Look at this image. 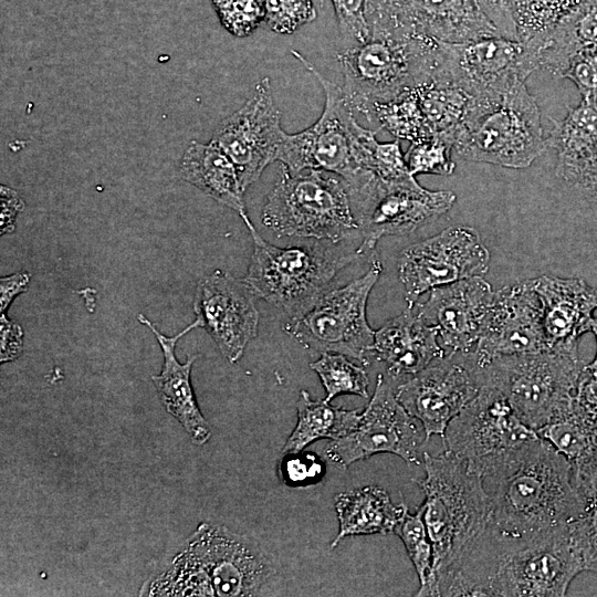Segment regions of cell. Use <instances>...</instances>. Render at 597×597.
Masks as SVG:
<instances>
[{
	"instance_id": "6da1fadb",
	"label": "cell",
	"mask_w": 597,
	"mask_h": 597,
	"mask_svg": "<svg viewBox=\"0 0 597 597\" xmlns=\"http://www.w3.org/2000/svg\"><path fill=\"white\" fill-rule=\"evenodd\" d=\"M583 572L569 524L533 537L499 532L490 522L434 578L432 596H565Z\"/></svg>"
},
{
	"instance_id": "681fc988",
	"label": "cell",
	"mask_w": 597,
	"mask_h": 597,
	"mask_svg": "<svg viewBox=\"0 0 597 597\" xmlns=\"http://www.w3.org/2000/svg\"><path fill=\"white\" fill-rule=\"evenodd\" d=\"M30 274L20 271L0 279V312L6 313L15 296L28 290Z\"/></svg>"
},
{
	"instance_id": "5b68a950",
	"label": "cell",
	"mask_w": 597,
	"mask_h": 597,
	"mask_svg": "<svg viewBox=\"0 0 597 597\" xmlns=\"http://www.w3.org/2000/svg\"><path fill=\"white\" fill-rule=\"evenodd\" d=\"M546 147L536 100L520 78L472 97L453 145L464 160L515 169L531 166Z\"/></svg>"
},
{
	"instance_id": "1f68e13d",
	"label": "cell",
	"mask_w": 597,
	"mask_h": 597,
	"mask_svg": "<svg viewBox=\"0 0 597 597\" xmlns=\"http://www.w3.org/2000/svg\"><path fill=\"white\" fill-rule=\"evenodd\" d=\"M408 92L430 136L455 133L472 98L457 86L436 80H429Z\"/></svg>"
},
{
	"instance_id": "8992f818",
	"label": "cell",
	"mask_w": 597,
	"mask_h": 597,
	"mask_svg": "<svg viewBox=\"0 0 597 597\" xmlns=\"http://www.w3.org/2000/svg\"><path fill=\"white\" fill-rule=\"evenodd\" d=\"M439 59L440 41L398 33H370L365 42L336 55L343 91L353 109L368 119L376 104L431 80Z\"/></svg>"
},
{
	"instance_id": "4dcf8cb0",
	"label": "cell",
	"mask_w": 597,
	"mask_h": 597,
	"mask_svg": "<svg viewBox=\"0 0 597 597\" xmlns=\"http://www.w3.org/2000/svg\"><path fill=\"white\" fill-rule=\"evenodd\" d=\"M297 421L286 439L282 454L304 450L321 439L335 440L355 429L359 410H346L323 400H313L306 390H301L297 400Z\"/></svg>"
},
{
	"instance_id": "f35d334b",
	"label": "cell",
	"mask_w": 597,
	"mask_h": 597,
	"mask_svg": "<svg viewBox=\"0 0 597 597\" xmlns=\"http://www.w3.org/2000/svg\"><path fill=\"white\" fill-rule=\"evenodd\" d=\"M264 21L280 34H291L316 19L313 0H263Z\"/></svg>"
},
{
	"instance_id": "2e32d148",
	"label": "cell",
	"mask_w": 597,
	"mask_h": 597,
	"mask_svg": "<svg viewBox=\"0 0 597 597\" xmlns=\"http://www.w3.org/2000/svg\"><path fill=\"white\" fill-rule=\"evenodd\" d=\"M489 266L490 252L471 227H449L413 243L398 259L407 307H413L421 294L434 287L483 276Z\"/></svg>"
},
{
	"instance_id": "9c48e42d",
	"label": "cell",
	"mask_w": 597,
	"mask_h": 597,
	"mask_svg": "<svg viewBox=\"0 0 597 597\" xmlns=\"http://www.w3.org/2000/svg\"><path fill=\"white\" fill-rule=\"evenodd\" d=\"M250 231L253 253L243 281L261 297L290 317L307 310L336 274L358 260V249L341 252L318 245L281 248L265 241L249 217L242 218Z\"/></svg>"
},
{
	"instance_id": "f1b7e54d",
	"label": "cell",
	"mask_w": 597,
	"mask_h": 597,
	"mask_svg": "<svg viewBox=\"0 0 597 597\" xmlns=\"http://www.w3.org/2000/svg\"><path fill=\"white\" fill-rule=\"evenodd\" d=\"M552 122L546 144L556 150V174L564 179L597 153V98H582L562 121Z\"/></svg>"
},
{
	"instance_id": "816d5d0a",
	"label": "cell",
	"mask_w": 597,
	"mask_h": 597,
	"mask_svg": "<svg viewBox=\"0 0 597 597\" xmlns=\"http://www.w3.org/2000/svg\"><path fill=\"white\" fill-rule=\"evenodd\" d=\"M371 1H375V0H369L368 3L371 2Z\"/></svg>"
},
{
	"instance_id": "ee69618b",
	"label": "cell",
	"mask_w": 597,
	"mask_h": 597,
	"mask_svg": "<svg viewBox=\"0 0 597 597\" xmlns=\"http://www.w3.org/2000/svg\"><path fill=\"white\" fill-rule=\"evenodd\" d=\"M478 4L499 35L517 40L512 14L513 0H476Z\"/></svg>"
},
{
	"instance_id": "d6a6232c",
	"label": "cell",
	"mask_w": 597,
	"mask_h": 597,
	"mask_svg": "<svg viewBox=\"0 0 597 597\" xmlns=\"http://www.w3.org/2000/svg\"><path fill=\"white\" fill-rule=\"evenodd\" d=\"M377 132L359 125L354 151L357 165L385 182H407L416 179L408 169L399 139L378 142Z\"/></svg>"
},
{
	"instance_id": "c3c4849f",
	"label": "cell",
	"mask_w": 597,
	"mask_h": 597,
	"mask_svg": "<svg viewBox=\"0 0 597 597\" xmlns=\"http://www.w3.org/2000/svg\"><path fill=\"white\" fill-rule=\"evenodd\" d=\"M24 208L23 200L17 191L1 186V235L12 233L15 227V219L20 211Z\"/></svg>"
},
{
	"instance_id": "7c38bea8",
	"label": "cell",
	"mask_w": 597,
	"mask_h": 597,
	"mask_svg": "<svg viewBox=\"0 0 597 597\" xmlns=\"http://www.w3.org/2000/svg\"><path fill=\"white\" fill-rule=\"evenodd\" d=\"M538 437L499 389L482 385L449 422L442 439L444 452L482 476Z\"/></svg>"
},
{
	"instance_id": "83f0119b",
	"label": "cell",
	"mask_w": 597,
	"mask_h": 597,
	"mask_svg": "<svg viewBox=\"0 0 597 597\" xmlns=\"http://www.w3.org/2000/svg\"><path fill=\"white\" fill-rule=\"evenodd\" d=\"M181 178L219 203L248 216L244 190L233 161L213 140L191 142L180 161Z\"/></svg>"
},
{
	"instance_id": "d6986e66",
	"label": "cell",
	"mask_w": 597,
	"mask_h": 597,
	"mask_svg": "<svg viewBox=\"0 0 597 597\" xmlns=\"http://www.w3.org/2000/svg\"><path fill=\"white\" fill-rule=\"evenodd\" d=\"M285 134L270 78L263 77L243 106L220 123L211 140L233 161L245 191L276 160Z\"/></svg>"
},
{
	"instance_id": "7402d4cb",
	"label": "cell",
	"mask_w": 597,
	"mask_h": 597,
	"mask_svg": "<svg viewBox=\"0 0 597 597\" xmlns=\"http://www.w3.org/2000/svg\"><path fill=\"white\" fill-rule=\"evenodd\" d=\"M494 291L482 276L430 290L416 312L438 329L447 353L468 355L480 338Z\"/></svg>"
},
{
	"instance_id": "e575fe53",
	"label": "cell",
	"mask_w": 597,
	"mask_h": 597,
	"mask_svg": "<svg viewBox=\"0 0 597 597\" xmlns=\"http://www.w3.org/2000/svg\"><path fill=\"white\" fill-rule=\"evenodd\" d=\"M348 356L338 353H322L310 364L325 391V401L331 402L339 395H356L368 398L369 379L364 367L350 362Z\"/></svg>"
},
{
	"instance_id": "836d02e7",
	"label": "cell",
	"mask_w": 597,
	"mask_h": 597,
	"mask_svg": "<svg viewBox=\"0 0 597 597\" xmlns=\"http://www.w3.org/2000/svg\"><path fill=\"white\" fill-rule=\"evenodd\" d=\"M583 0H513L512 14L517 40H541L576 9Z\"/></svg>"
},
{
	"instance_id": "7bdbcfd3",
	"label": "cell",
	"mask_w": 597,
	"mask_h": 597,
	"mask_svg": "<svg viewBox=\"0 0 597 597\" xmlns=\"http://www.w3.org/2000/svg\"><path fill=\"white\" fill-rule=\"evenodd\" d=\"M562 77L574 82L582 98H597V48L577 53L565 69Z\"/></svg>"
},
{
	"instance_id": "7a4b0ae2",
	"label": "cell",
	"mask_w": 597,
	"mask_h": 597,
	"mask_svg": "<svg viewBox=\"0 0 597 597\" xmlns=\"http://www.w3.org/2000/svg\"><path fill=\"white\" fill-rule=\"evenodd\" d=\"M489 522L501 533L533 537L563 527L586 510L567 460L542 437L483 474Z\"/></svg>"
},
{
	"instance_id": "d4e9b609",
	"label": "cell",
	"mask_w": 597,
	"mask_h": 597,
	"mask_svg": "<svg viewBox=\"0 0 597 597\" xmlns=\"http://www.w3.org/2000/svg\"><path fill=\"white\" fill-rule=\"evenodd\" d=\"M438 338V329L407 307L375 332L371 354L391 377L412 376L448 354Z\"/></svg>"
},
{
	"instance_id": "3957f363",
	"label": "cell",
	"mask_w": 597,
	"mask_h": 597,
	"mask_svg": "<svg viewBox=\"0 0 597 597\" xmlns=\"http://www.w3.org/2000/svg\"><path fill=\"white\" fill-rule=\"evenodd\" d=\"M275 575L270 556L251 538L202 522L139 589V596L262 595Z\"/></svg>"
},
{
	"instance_id": "52a82bcc",
	"label": "cell",
	"mask_w": 597,
	"mask_h": 597,
	"mask_svg": "<svg viewBox=\"0 0 597 597\" xmlns=\"http://www.w3.org/2000/svg\"><path fill=\"white\" fill-rule=\"evenodd\" d=\"M281 175L262 209L263 224L277 237L339 242L359 230L347 182L318 169Z\"/></svg>"
},
{
	"instance_id": "9a60e30c",
	"label": "cell",
	"mask_w": 597,
	"mask_h": 597,
	"mask_svg": "<svg viewBox=\"0 0 597 597\" xmlns=\"http://www.w3.org/2000/svg\"><path fill=\"white\" fill-rule=\"evenodd\" d=\"M450 190H428L416 179L385 182L374 178L350 193L363 241L358 250L368 254L385 235H405L436 220L455 202Z\"/></svg>"
},
{
	"instance_id": "ac0fdd59",
	"label": "cell",
	"mask_w": 597,
	"mask_h": 597,
	"mask_svg": "<svg viewBox=\"0 0 597 597\" xmlns=\"http://www.w3.org/2000/svg\"><path fill=\"white\" fill-rule=\"evenodd\" d=\"M481 383L468 355L448 353L400 384L397 399L422 426L426 438L443 436L449 422L478 395Z\"/></svg>"
},
{
	"instance_id": "bcb514c9",
	"label": "cell",
	"mask_w": 597,
	"mask_h": 597,
	"mask_svg": "<svg viewBox=\"0 0 597 597\" xmlns=\"http://www.w3.org/2000/svg\"><path fill=\"white\" fill-rule=\"evenodd\" d=\"M0 362L17 359L23 349V331L21 326L9 320L6 313L0 316Z\"/></svg>"
},
{
	"instance_id": "4316f807",
	"label": "cell",
	"mask_w": 597,
	"mask_h": 597,
	"mask_svg": "<svg viewBox=\"0 0 597 597\" xmlns=\"http://www.w3.org/2000/svg\"><path fill=\"white\" fill-rule=\"evenodd\" d=\"M334 506L338 533L331 543V549L347 536L394 533L408 512L404 502L394 503L389 494L377 485L338 493Z\"/></svg>"
},
{
	"instance_id": "f907efd6",
	"label": "cell",
	"mask_w": 597,
	"mask_h": 597,
	"mask_svg": "<svg viewBox=\"0 0 597 597\" xmlns=\"http://www.w3.org/2000/svg\"><path fill=\"white\" fill-rule=\"evenodd\" d=\"M594 334H595V337H596V342H597V321L595 322L594 326H593V331H591ZM590 370L597 373V353H596V356L594 358V360L586 365Z\"/></svg>"
},
{
	"instance_id": "d590c367",
	"label": "cell",
	"mask_w": 597,
	"mask_h": 597,
	"mask_svg": "<svg viewBox=\"0 0 597 597\" xmlns=\"http://www.w3.org/2000/svg\"><path fill=\"white\" fill-rule=\"evenodd\" d=\"M455 133H439L411 143L405 159L411 175L432 174L448 176L455 168L451 159Z\"/></svg>"
},
{
	"instance_id": "277c9868",
	"label": "cell",
	"mask_w": 597,
	"mask_h": 597,
	"mask_svg": "<svg viewBox=\"0 0 597 597\" xmlns=\"http://www.w3.org/2000/svg\"><path fill=\"white\" fill-rule=\"evenodd\" d=\"M425 478L416 480L423 491V520L432 544L433 562L428 583L416 596H428L443 569L450 566L484 531L490 506L481 475L451 454L423 452Z\"/></svg>"
},
{
	"instance_id": "8d00e7d4",
	"label": "cell",
	"mask_w": 597,
	"mask_h": 597,
	"mask_svg": "<svg viewBox=\"0 0 597 597\" xmlns=\"http://www.w3.org/2000/svg\"><path fill=\"white\" fill-rule=\"evenodd\" d=\"M423 504L412 514L408 511L394 532L401 538L416 569L419 588H423L428 583L433 562L432 544L423 520Z\"/></svg>"
},
{
	"instance_id": "f6af8a7d",
	"label": "cell",
	"mask_w": 597,
	"mask_h": 597,
	"mask_svg": "<svg viewBox=\"0 0 597 597\" xmlns=\"http://www.w3.org/2000/svg\"><path fill=\"white\" fill-rule=\"evenodd\" d=\"M575 402L597 425V373L584 366L575 390Z\"/></svg>"
},
{
	"instance_id": "30bf717a",
	"label": "cell",
	"mask_w": 597,
	"mask_h": 597,
	"mask_svg": "<svg viewBox=\"0 0 597 597\" xmlns=\"http://www.w3.org/2000/svg\"><path fill=\"white\" fill-rule=\"evenodd\" d=\"M292 54L321 83L325 105L320 118L308 128L285 134L277 158L293 172L318 169L342 177L349 192L359 190L375 178L362 169L355 160V140L359 124L343 88L331 82L300 52Z\"/></svg>"
},
{
	"instance_id": "ab89813d",
	"label": "cell",
	"mask_w": 597,
	"mask_h": 597,
	"mask_svg": "<svg viewBox=\"0 0 597 597\" xmlns=\"http://www.w3.org/2000/svg\"><path fill=\"white\" fill-rule=\"evenodd\" d=\"M281 481L290 488H307L320 483L326 473L324 460L314 452L284 453L279 462Z\"/></svg>"
},
{
	"instance_id": "484cf974",
	"label": "cell",
	"mask_w": 597,
	"mask_h": 597,
	"mask_svg": "<svg viewBox=\"0 0 597 597\" xmlns=\"http://www.w3.org/2000/svg\"><path fill=\"white\" fill-rule=\"evenodd\" d=\"M536 432L567 460L576 489L589 506L597 499V425L574 397L567 412Z\"/></svg>"
},
{
	"instance_id": "8fae6325",
	"label": "cell",
	"mask_w": 597,
	"mask_h": 597,
	"mask_svg": "<svg viewBox=\"0 0 597 597\" xmlns=\"http://www.w3.org/2000/svg\"><path fill=\"white\" fill-rule=\"evenodd\" d=\"M381 272V263L375 260L364 275L326 291L303 313L290 317L284 332L305 349L338 353L369 365L375 331L367 322L366 305Z\"/></svg>"
},
{
	"instance_id": "e0dca14e",
	"label": "cell",
	"mask_w": 597,
	"mask_h": 597,
	"mask_svg": "<svg viewBox=\"0 0 597 597\" xmlns=\"http://www.w3.org/2000/svg\"><path fill=\"white\" fill-rule=\"evenodd\" d=\"M368 22L370 33L421 35L446 43L499 35L476 0H375L368 3Z\"/></svg>"
},
{
	"instance_id": "f546056e",
	"label": "cell",
	"mask_w": 597,
	"mask_h": 597,
	"mask_svg": "<svg viewBox=\"0 0 597 597\" xmlns=\"http://www.w3.org/2000/svg\"><path fill=\"white\" fill-rule=\"evenodd\" d=\"M534 42L540 69L562 77L577 53L597 48V0H583L551 33Z\"/></svg>"
},
{
	"instance_id": "ffe728a7",
	"label": "cell",
	"mask_w": 597,
	"mask_h": 597,
	"mask_svg": "<svg viewBox=\"0 0 597 597\" xmlns=\"http://www.w3.org/2000/svg\"><path fill=\"white\" fill-rule=\"evenodd\" d=\"M546 349L541 300L525 280L494 291L480 338L468 356L480 368L496 356Z\"/></svg>"
},
{
	"instance_id": "b9f144b4",
	"label": "cell",
	"mask_w": 597,
	"mask_h": 597,
	"mask_svg": "<svg viewBox=\"0 0 597 597\" xmlns=\"http://www.w3.org/2000/svg\"><path fill=\"white\" fill-rule=\"evenodd\" d=\"M569 533L580 557L583 572L597 573V499L569 523Z\"/></svg>"
},
{
	"instance_id": "603a6c76",
	"label": "cell",
	"mask_w": 597,
	"mask_h": 597,
	"mask_svg": "<svg viewBox=\"0 0 597 597\" xmlns=\"http://www.w3.org/2000/svg\"><path fill=\"white\" fill-rule=\"evenodd\" d=\"M530 282L541 300L548 349L578 352L580 336L596 322L597 289L577 277L541 275Z\"/></svg>"
},
{
	"instance_id": "74e56055",
	"label": "cell",
	"mask_w": 597,
	"mask_h": 597,
	"mask_svg": "<svg viewBox=\"0 0 597 597\" xmlns=\"http://www.w3.org/2000/svg\"><path fill=\"white\" fill-rule=\"evenodd\" d=\"M222 25L233 35L244 38L264 21L263 0H211Z\"/></svg>"
},
{
	"instance_id": "ba28073f",
	"label": "cell",
	"mask_w": 597,
	"mask_h": 597,
	"mask_svg": "<svg viewBox=\"0 0 597 597\" xmlns=\"http://www.w3.org/2000/svg\"><path fill=\"white\" fill-rule=\"evenodd\" d=\"M584 366L578 352L546 349L501 355L474 367L481 386L499 389L517 417L537 431L572 408Z\"/></svg>"
},
{
	"instance_id": "4fadbf2b",
	"label": "cell",
	"mask_w": 597,
	"mask_h": 597,
	"mask_svg": "<svg viewBox=\"0 0 597 597\" xmlns=\"http://www.w3.org/2000/svg\"><path fill=\"white\" fill-rule=\"evenodd\" d=\"M425 441L421 423L405 409L390 384L379 374L374 394L355 429L331 440L324 454L343 468L377 453H392L407 463L420 464Z\"/></svg>"
},
{
	"instance_id": "60d3db41",
	"label": "cell",
	"mask_w": 597,
	"mask_h": 597,
	"mask_svg": "<svg viewBox=\"0 0 597 597\" xmlns=\"http://www.w3.org/2000/svg\"><path fill=\"white\" fill-rule=\"evenodd\" d=\"M369 0H332L341 35L348 46L365 42L370 36Z\"/></svg>"
},
{
	"instance_id": "5bb4252c",
	"label": "cell",
	"mask_w": 597,
	"mask_h": 597,
	"mask_svg": "<svg viewBox=\"0 0 597 597\" xmlns=\"http://www.w3.org/2000/svg\"><path fill=\"white\" fill-rule=\"evenodd\" d=\"M537 69L538 51L534 45L494 35L460 43L440 42V59L431 80L479 97L517 78L525 81Z\"/></svg>"
},
{
	"instance_id": "7dc6e473",
	"label": "cell",
	"mask_w": 597,
	"mask_h": 597,
	"mask_svg": "<svg viewBox=\"0 0 597 597\" xmlns=\"http://www.w3.org/2000/svg\"><path fill=\"white\" fill-rule=\"evenodd\" d=\"M563 180L597 202V153Z\"/></svg>"
},
{
	"instance_id": "cb8c5ba5",
	"label": "cell",
	"mask_w": 597,
	"mask_h": 597,
	"mask_svg": "<svg viewBox=\"0 0 597 597\" xmlns=\"http://www.w3.org/2000/svg\"><path fill=\"white\" fill-rule=\"evenodd\" d=\"M137 318L153 332L164 354L161 373L151 376L163 406L184 427L193 444L203 446L210 439L211 431L198 406L190 378L192 365L199 355L188 356L185 363H180L175 354L177 342L189 331L199 327L198 322L195 320L184 331L168 337L143 314Z\"/></svg>"
},
{
	"instance_id": "44dd1931",
	"label": "cell",
	"mask_w": 597,
	"mask_h": 597,
	"mask_svg": "<svg viewBox=\"0 0 597 597\" xmlns=\"http://www.w3.org/2000/svg\"><path fill=\"white\" fill-rule=\"evenodd\" d=\"M255 294L243 279L216 270L196 289L193 312L199 327L214 341L229 363H237L259 328Z\"/></svg>"
}]
</instances>
